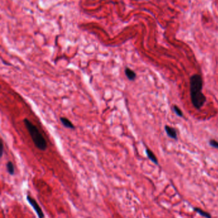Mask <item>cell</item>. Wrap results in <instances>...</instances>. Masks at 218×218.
I'll list each match as a JSON object with an SVG mask.
<instances>
[{
  "instance_id": "8fae6325",
  "label": "cell",
  "mask_w": 218,
  "mask_h": 218,
  "mask_svg": "<svg viewBox=\"0 0 218 218\" xmlns=\"http://www.w3.org/2000/svg\"><path fill=\"white\" fill-rule=\"evenodd\" d=\"M209 145L215 148H217L218 149V142H217L216 140L215 139H210L209 141Z\"/></svg>"
},
{
  "instance_id": "8992f818",
  "label": "cell",
  "mask_w": 218,
  "mask_h": 218,
  "mask_svg": "<svg viewBox=\"0 0 218 218\" xmlns=\"http://www.w3.org/2000/svg\"><path fill=\"white\" fill-rule=\"evenodd\" d=\"M124 72H125V74L127 77V78L130 80V81H134L135 79H136V72L132 70V69L128 68V67H126L125 70H124Z\"/></svg>"
},
{
  "instance_id": "52a82bcc",
  "label": "cell",
  "mask_w": 218,
  "mask_h": 218,
  "mask_svg": "<svg viewBox=\"0 0 218 218\" xmlns=\"http://www.w3.org/2000/svg\"><path fill=\"white\" fill-rule=\"evenodd\" d=\"M146 153H147V155L148 158L151 161H152L154 164L158 165V159L156 156H155V155L153 153V152L152 150H150L148 148H146Z\"/></svg>"
},
{
  "instance_id": "7c38bea8",
  "label": "cell",
  "mask_w": 218,
  "mask_h": 218,
  "mask_svg": "<svg viewBox=\"0 0 218 218\" xmlns=\"http://www.w3.org/2000/svg\"><path fill=\"white\" fill-rule=\"evenodd\" d=\"M1 152H2V153H1V156L2 157V155H3V142L2 141L1 142Z\"/></svg>"
},
{
  "instance_id": "5b68a950",
  "label": "cell",
  "mask_w": 218,
  "mask_h": 218,
  "mask_svg": "<svg viewBox=\"0 0 218 218\" xmlns=\"http://www.w3.org/2000/svg\"><path fill=\"white\" fill-rule=\"evenodd\" d=\"M60 122L62 123V125H63L65 127L70 129H75V126H74V124L67 118L61 117Z\"/></svg>"
},
{
  "instance_id": "ba28073f",
  "label": "cell",
  "mask_w": 218,
  "mask_h": 218,
  "mask_svg": "<svg viewBox=\"0 0 218 218\" xmlns=\"http://www.w3.org/2000/svg\"><path fill=\"white\" fill-rule=\"evenodd\" d=\"M8 173L10 175H13L15 174V168L13 163L11 161H8L6 165Z\"/></svg>"
},
{
  "instance_id": "6da1fadb",
  "label": "cell",
  "mask_w": 218,
  "mask_h": 218,
  "mask_svg": "<svg viewBox=\"0 0 218 218\" xmlns=\"http://www.w3.org/2000/svg\"><path fill=\"white\" fill-rule=\"evenodd\" d=\"M190 96L193 106L200 109L204 105L207 99L205 95L201 92L203 88V80L199 74H194L190 77Z\"/></svg>"
},
{
  "instance_id": "3957f363",
  "label": "cell",
  "mask_w": 218,
  "mask_h": 218,
  "mask_svg": "<svg viewBox=\"0 0 218 218\" xmlns=\"http://www.w3.org/2000/svg\"><path fill=\"white\" fill-rule=\"evenodd\" d=\"M26 200L28 203L29 204V205H31V206L33 207V209L35 211L39 218H45V215L44 214V212L42 209H41V207H40V205H39V204L37 202V201L29 195L26 196Z\"/></svg>"
},
{
  "instance_id": "7a4b0ae2",
  "label": "cell",
  "mask_w": 218,
  "mask_h": 218,
  "mask_svg": "<svg viewBox=\"0 0 218 218\" xmlns=\"http://www.w3.org/2000/svg\"><path fill=\"white\" fill-rule=\"evenodd\" d=\"M23 122L35 146L42 151L45 150L48 147V144L37 127L27 118H24Z\"/></svg>"
},
{
  "instance_id": "9c48e42d",
  "label": "cell",
  "mask_w": 218,
  "mask_h": 218,
  "mask_svg": "<svg viewBox=\"0 0 218 218\" xmlns=\"http://www.w3.org/2000/svg\"><path fill=\"white\" fill-rule=\"evenodd\" d=\"M194 210L198 213V214H199L200 215H201V216H203V217H205V218H211V215L209 214V213H208V212H205V211H204V210H201V209H200V208H197V207H195V209H194Z\"/></svg>"
},
{
  "instance_id": "30bf717a",
  "label": "cell",
  "mask_w": 218,
  "mask_h": 218,
  "mask_svg": "<svg viewBox=\"0 0 218 218\" xmlns=\"http://www.w3.org/2000/svg\"><path fill=\"white\" fill-rule=\"evenodd\" d=\"M174 112H175V113H176L177 115H178V116L180 117H183L182 112L180 110V108H179L178 106H174Z\"/></svg>"
},
{
  "instance_id": "277c9868",
  "label": "cell",
  "mask_w": 218,
  "mask_h": 218,
  "mask_svg": "<svg viewBox=\"0 0 218 218\" xmlns=\"http://www.w3.org/2000/svg\"><path fill=\"white\" fill-rule=\"evenodd\" d=\"M164 129H165V131H166L167 135L169 138H172V139H174L175 140L177 139V131H176V130L174 128H173L172 127H169L168 126H165Z\"/></svg>"
}]
</instances>
